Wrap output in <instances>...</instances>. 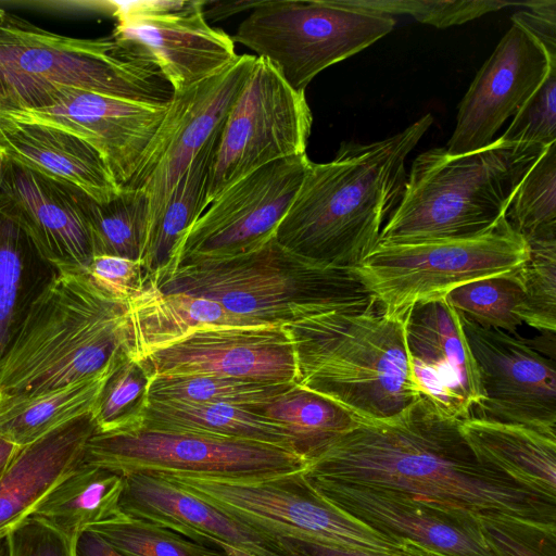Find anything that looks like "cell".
I'll return each instance as SVG.
<instances>
[{
  "label": "cell",
  "instance_id": "cell-18",
  "mask_svg": "<svg viewBox=\"0 0 556 556\" xmlns=\"http://www.w3.org/2000/svg\"><path fill=\"white\" fill-rule=\"evenodd\" d=\"M146 361L152 376L207 374L298 383L294 344L285 323L200 327Z\"/></svg>",
  "mask_w": 556,
  "mask_h": 556
},
{
  "label": "cell",
  "instance_id": "cell-44",
  "mask_svg": "<svg viewBox=\"0 0 556 556\" xmlns=\"http://www.w3.org/2000/svg\"><path fill=\"white\" fill-rule=\"evenodd\" d=\"M513 14L511 21L529 31L546 50L552 60H556V2L554 0L528 1Z\"/></svg>",
  "mask_w": 556,
  "mask_h": 556
},
{
  "label": "cell",
  "instance_id": "cell-50",
  "mask_svg": "<svg viewBox=\"0 0 556 556\" xmlns=\"http://www.w3.org/2000/svg\"><path fill=\"white\" fill-rule=\"evenodd\" d=\"M399 556H450L409 539H400Z\"/></svg>",
  "mask_w": 556,
  "mask_h": 556
},
{
  "label": "cell",
  "instance_id": "cell-40",
  "mask_svg": "<svg viewBox=\"0 0 556 556\" xmlns=\"http://www.w3.org/2000/svg\"><path fill=\"white\" fill-rule=\"evenodd\" d=\"M28 248L31 245L21 229L0 213V356L22 316Z\"/></svg>",
  "mask_w": 556,
  "mask_h": 556
},
{
  "label": "cell",
  "instance_id": "cell-36",
  "mask_svg": "<svg viewBox=\"0 0 556 556\" xmlns=\"http://www.w3.org/2000/svg\"><path fill=\"white\" fill-rule=\"evenodd\" d=\"M515 271L465 283L444 299L480 327L513 334L523 324L520 316L523 291Z\"/></svg>",
  "mask_w": 556,
  "mask_h": 556
},
{
  "label": "cell",
  "instance_id": "cell-33",
  "mask_svg": "<svg viewBox=\"0 0 556 556\" xmlns=\"http://www.w3.org/2000/svg\"><path fill=\"white\" fill-rule=\"evenodd\" d=\"M92 245L93 256L111 255L139 261L143 247L149 203L146 194L122 188L105 203L90 199L76 189Z\"/></svg>",
  "mask_w": 556,
  "mask_h": 556
},
{
  "label": "cell",
  "instance_id": "cell-19",
  "mask_svg": "<svg viewBox=\"0 0 556 556\" xmlns=\"http://www.w3.org/2000/svg\"><path fill=\"white\" fill-rule=\"evenodd\" d=\"M544 47L513 23L483 63L458 105L446 151L464 154L490 146L544 80L552 65Z\"/></svg>",
  "mask_w": 556,
  "mask_h": 556
},
{
  "label": "cell",
  "instance_id": "cell-53",
  "mask_svg": "<svg viewBox=\"0 0 556 556\" xmlns=\"http://www.w3.org/2000/svg\"><path fill=\"white\" fill-rule=\"evenodd\" d=\"M0 556H8L5 538L0 540Z\"/></svg>",
  "mask_w": 556,
  "mask_h": 556
},
{
  "label": "cell",
  "instance_id": "cell-20",
  "mask_svg": "<svg viewBox=\"0 0 556 556\" xmlns=\"http://www.w3.org/2000/svg\"><path fill=\"white\" fill-rule=\"evenodd\" d=\"M0 213L56 271L84 273L93 257L76 189L10 159L0 182Z\"/></svg>",
  "mask_w": 556,
  "mask_h": 556
},
{
  "label": "cell",
  "instance_id": "cell-49",
  "mask_svg": "<svg viewBox=\"0 0 556 556\" xmlns=\"http://www.w3.org/2000/svg\"><path fill=\"white\" fill-rule=\"evenodd\" d=\"M76 556H123L99 535L86 531L76 545Z\"/></svg>",
  "mask_w": 556,
  "mask_h": 556
},
{
  "label": "cell",
  "instance_id": "cell-35",
  "mask_svg": "<svg viewBox=\"0 0 556 556\" xmlns=\"http://www.w3.org/2000/svg\"><path fill=\"white\" fill-rule=\"evenodd\" d=\"M505 218L526 242L556 239V142L527 173Z\"/></svg>",
  "mask_w": 556,
  "mask_h": 556
},
{
  "label": "cell",
  "instance_id": "cell-3",
  "mask_svg": "<svg viewBox=\"0 0 556 556\" xmlns=\"http://www.w3.org/2000/svg\"><path fill=\"white\" fill-rule=\"evenodd\" d=\"M408 312L390 313L374 298L286 324L298 384L362 421L401 416L421 397L406 340Z\"/></svg>",
  "mask_w": 556,
  "mask_h": 556
},
{
  "label": "cell",
  "instance_id": "cell-12",
  "mask_svg": "<svg viewBox=\"0 0 556 556\" xmlns=\"http://www.w3.org/2000/svg\"><path fill=\"white\" fill-rule=\"evenodd\" d=\"M313 117L305 92L292 89L266 60L251 74L220 129L206 202L253 170L306 154Z\"/></svg>",
  "mask_w": 556,
  "mask_h": 556
},
{
  "label": "cell",
  "instance_id": "cell-47",
  "mask_svg": "<svg viewBox=\"0 0 556 556\" xmlns=\"http://www.w3.org/2000/svg\"><path fill=\"white\" fill-rule=\"evenodd\" d=\"M8 556H38V526L28 521L5 536Z\"/></svg>",
  "mask_w": 556,
  "mask_h": 556
},
{
  "label": "cell",
  "instance_id": "cell-48",
  "mask_svg": "<svg viewBox=\"0 0 556 556\" xmlns=\"http://www.w3.org/2000/svg\"><path fill=\"white\" fill-rule=\"evenodd\" d=\"M261 1H204L205 20L219 21L244 10H253Z\"/></svg>",
  "mask_w": 556,
  "mask_h": 556
},
{
  "label": "cell",
  "instance_id": "cell-42",
  "mask_svg": "<svg viewBox=\"0 0 556 556\" xmlns=\"http://www.w3.org/2000/svg\"><path fill=\"white\" fill-rule=\"evenodd\" d=\"M500 138L507 142L543 147L556 142V64L551 66L542 84Z\"/></svg>",
  "mask_w": 556,
  "mask_h": 556
},
{
  "label": "cell",
  "instance_id": "cell-6",
  "mask_svg": "<svg viewBox=\"0 0 556 556\" xmlns=\"http://www.w3.org/2000/svg\"><path fill=\"white\" fill-rule=\"evenodd\" d=\"M148 282L164 293L213 300L252 324H288L374 299L353 270L307 261L281 247L275 236L244 253L180 264Z\"/></svg>",
  "mask_w": 556,
  "mask_h": 556
},
{
  "label": "cell",
  "instance_id": "cell-30",
  "mask_svg": "<svg viewBox=\"0 0 556 556\" xmlns=\"http://www.w3.org/2000/svg\"><path fill=\"white\" fill-rule=\"evenodd\" d=\"M139 428L253 441L298 453L283 426L257 410L230 404L149 400Z\"/></svg>",
  "mask_w": 556,
  "mask_h": 556
},
{
  "label": "cell",
  "instance_id": "cell-8",
  "mask_svg": "<svg viewBox=\"0 0 556 556\" xmlns=\"http://www.w3.org/2000/svg\"><path fill=\"white\" fill-rule=\"evenodd\" d=\"M528 258L526 240L504 217L475 237L378 243L353 271L386 311L407 313L465 283L515 271Z\"/></svg>",
  "mask_w": 556,
  "mask_h": 556
},
{
  "label": "cell",
  "instance_id": "cell-34",
  "mask_svg": "<svg viewBox=\"0 0 556 556\" xmlns=\"http://www.w3.org/2000/svg\"><path fill=\"white\" fill-rule=\"evenodd\" d=\"M298 383L243 380L217 375L152 376L149 400L223 403L256 409Z\"/></svg>",
  "mask_w": 556,
  "mask_h": 556
},
{
  "label": "cell",
  "instance_id": "cell-5",
  "mask_svg": "<svg viewBox=\"0 0 556 556\" xmlns=\"http://www.w3.org/2000/svg\"><path fill=\"white\" fill-rule=\"evenodd\" d=\"M546 148L498 138L464 154L445 148L419 154L378 243L469 238L491 230Z\"/></svg>",
  "mask_w": 556,
  "mask_h": 556
},
{
  "label": "cell",
  "instance_id": "cell-27",
  "mask_svg": "<svg viewBox=\"0 0 556 556\" xmlns=\"http://www.w3.org/2000/svg\"><path fill=\"white\" fill-rule=\"evenodd\" d=\"M130 358L143 361L192 330L211 325H255L219 303L182 292L164 293L152 283L126 304Z\"/></svg>",
  "mask_w": 556,
  "mask_h": 556
},
{
  "label": "cell",
  "instance_id": "cell-24",
  "mask_svg": "<svg viewBox=\"0 0 556 556\" xmlns=\"http://www.w3.org/2000/svg\"><path fill=\"white\" fill-rule=\"evenodd\" d=\"M91 416L20 447L0 475V540L28 522L48 495L84 464Z\"/></svg>",
  "mask_w": 556,
  "mask_h": 556
},
{
  "label": "cell",
  "instance_id": "cell-14",
  "mask_svg": "<svg viewBox=\"0 0 556 556\" xmlns=\"http://www.w3.org/2000/svg\"><path fill=\"white\" fill-rule=\"evenodd\" d=\"M255 60V55H239L223 72L185 91L174 92L136 173L123 187L146 194L147 229L157 218L172 189L192 161L223 127Z\"/></svg>",
  "mask_w": 556,
  "mask_h": 556
},
{
  "label": "cell",
  "instance_id": "cell-25",
  "mask_svg": "<svg viewBox=\"0 0 556 556\" xmlns=\"http://www.w3.org/2000/svg\"><path fill=\"white\" fill-rule=\"evenodd\" d=\"M0 144L8 159L96 202H109L122 190L91 144L55 126L0 114Z\"/></svg>",
  "mask_w": 556,
  "mask_h": 556
},
{
  "label": "cell",
  "instance_id": "cell-11",
  "mask_svg": "<svg viewBox=\"0 0 556 556\" xmlns=\"http://www.w3.org/2000/svg\"><path fill=\"white\" fill-rule=\"evenodd\" d=\"M84 463L123 477L159 472L229 479H262L307 466L298 453L271 444L142 428L94 431Z\"/></svg>",
  "mask_w": 556,
  "mask_h": 556
},
{
  "label": "cell",
  "instance_id": "cell-52",
  "mask_svg": "<svg viewBox=\"0 0 556 556\" xmlns=\"http://www.w3.org/2000/svg\"><path fill=\"white\" fill-rule=\"evenodd\" d=\"M7 159H8L7 153H5L4 149L2 148V146L0 144V182H1V178H2Z\"/></svg>",
  "mask_w": 556,
  "mask_h": 556
},
{
  "label": "cell",
  "instance_id": "cell-21",
  "mask_svg": "<svg viewBox=\"0 0 556 556\" xmlns=\"http://www.w3.org/2000/svg\"><path fill=\"white\" fill-rule=\"evenodd\" d=\"M406 340L421 397L450 417H471L484 393L459 313L444 298L414 305Z\"/></svg>",
  "mask_w": 556,
  "mask_h": 556
},
{
  "label": "cell",
  "instance_id": "cell-17",
  "mask_svg": "<svg viewBox=\"0 0 556 556\" xmlns=\"http://www.w3.org/2000/svg\"><path fill=\"white\" fill-rule=\"evenodd\" d=\"M166 110L167 105L53 87L33 108L0 114L52 125L84 139L102 155L123 188L136 173Z\"/></svg>",
  "mask_w": 556,
  "mask_h": 556
},
{
  "label": "cell",
  "instance_id": "cell-54",
  "mask_svg": "<svg viewBox=\"0 0 556 556\" xmlns=\"http://www.w3.org/2000/svg\"><path fill=\"white\" fill-rule=\"evenodd\" d=\"M5 13H7V12H5L3 9H1V8H0V18H2V17L4 16V14H5Z\"/></svg>",
  "mask_w": 556,
  "mask_h": 556
},
{
  "label": "cell",
  "instance_id": "cell-32",
  "mask_svg": "<svg viewBox=\"0 0 556 556\" xmlns=\"http://www.w3.org/2000/svg\"><path fill=\"white\" fill-rule=\"evenodd\" d=\"M253 410L283 426L307 464L362 421L339 404L299 384Z\"/></svg>",
  "mask_w": 556,
  "mask_h": 556
},
{
  "label": "cell",
  "instance_id": "cell-10",
  "mask_svg": "<svg viewBox=\"0 0 556 556\" xmlns=\"http://www.w3.org/2000/svg\"><path fill=\"white\" fill-rule=\"evenodd\" d=\"M159 475L271 538H306L382 556H399L400 539L323 502L309 486L304 470L262 479Z\"/></svg>",
  "mask_w": 556,
  "mask_h": 556
},
{
  "label": "cell",
  "instance_id": "cell-45",
  "mask_svg": "<svg viewBox=\"0 0 556 556\" xmlns=\"http://www.w3.org/2000/svg\"><path fill=\"white\" fill-rule=\"evenodd\" d=\"M273 539L281 556H382L369 552L330 545L306 538L277 535Z\"/></svg>",
  "mask_w": 556,
  "mask_h": 556
},
{
  "label": "cell",
  "instance_id": "cell-9",
  "mask_svg": "<svg viewBox=\"0 0 556 556\" xmlns=\"http://www.w3.org/2000/svg\"><path fill=\"white\" fill-rule=\"evenodd\" d=\"M394 24L392 16L346 0L261 1L232 40L271 64L292 89L305 92L318 73L384 37Z\"/></svg>",
  "mask_w": 556,
  "mask_h": 556
},
{
  "label": "cell",
  "instance_id": "cell-16",
  "mask_svg": "<svg viewBox=\"0 0 556 556\" xmlns=\"http://www.w3.org/2000/svg\"><path fill=\"white\" fill-rule=\"evenodd\" d=\"M484 393L473 417L556 435L555 361L511 333L482 328L459 313Z\"/></svg>",
  "mask_w": 556,
  "mask_h": 556
},
{
  "label": "cell",
  "instance_id": "cell-38",
  "mask_svg": "<svg viewBox=\"0 0 556 556\" xmlns=\"http://www.w3.org/2000/svg\"><path fill=\"white\" fill-rule=\"evenodd\" d=\"M123 556H222L170 530L132 518L122 510L87 528ZM85 531V532H86Z\"/></svg>",
  "mask_w": 556,
  "mask_h": 556
},
{
  "label": "cell",
  "instance_id": "cell-41",
  "mask_svg": "<svg viewBox=\"0 0 556 556\" xmlns=\"http://www.w3.org/2000/svg\"><path fill=\"white\" fill-rule=\"evenodd\" d=\"M355 8L386 14H408L438 28L464 24L483 14L525 2L498 0H346Z\"/></svg>",
  "mask_w": 556,
  "mask_h": 556
},
{
  "label": "cell",
  "instance_id": "cell-43",
  "mask_svg": "<svg viewBox=\"0 0 556 556\" xmlns=\"http://www.w3.org/2000/svg\"><path fill=\"white\" fill-rule=\"evenodd\" d=\"M84 274L105 294L127 304L146 286L139 261L111 255L93 256Z\"/></svg>",
  "mask_w": 556,
  "mask_h": 556
},
{
  "label": "cell",
  "instance_id": "cell-1",
  "mask_svg": "<svg viewBox=\"0 0 556 556\" xmlns=\"http://www.w3.org/2000/svg\"><path fill=\"white\" fill-rule=\"evenodd\" d=\"M458 425L420 397L392 420L361 421L304 471L409 497L467 529L488 525L554 539L548 501L479 463Z\"/></svg>",
  "mask_w": 556,
  "mask_h": 556
},
{
  "label": "cell",
  "instance_id": "cell-22",
  "mask_svg": "<svg viewBox=\"0 0 556 556\" xmlns=\"http://www.w3.org/2000/svg\"><path fill=\"white\" fill-rule=\"evenodd\" d=\"M121 510L217 551L222 556H281L271 536L232 518L159 473L126 476Z\"/></svg>",
  "mask_w": 556,
  "mask_h": 556
},
{
  "label": "cell",
  "instance_id": "cell-4",
  "mask_svg": "<svg viewBox=\"0 0 556 556\" xmlns=\"http://www.w3.org/2000/svg\"><path fill=\"white\" fill-rule=\"evenodd\" d=\"M130 357L126 304L84 273L58 271L28 303L0 356V393L34 394Z\"/></svg>",
  "mask_w": 556,
  "mask_h": 556
},
{
  "label": "cell",
  "instance_id": "cell-15",
  "mask_svg": "<svg viewBox=\"0 0 556 556\" xmlns=\"http://www.w3.org/2000/svg\"><path fill=\"white\" fill-rule=\"evenodd\" d=\"M112 37L129 42L160 68L174 92L185 91L237 61L232 37L205 20L202 0L110 2Z\"/></svg>",
  "mask_w": 556,
  "mask_h": 556
},
{
  "label": "cell",
  "instance_id": "cell-31",
  "mask_svg": "<svg viewBox=\"0 0 556 556\" xmlns=\"http://www.w3.org/2000/svg\"><path fill=\"white\" fill-rule=\"evenodd\" d=\"M219 134L195 156L147 229L139 258L147 281L167 265L179 241L207 207L208 175Z\"/></svg>",
  "mask_w": 556,
  "mask_h": 556
},
{
  "label": "cell",
  "instance_id": "cell-7",
  "mask_svg": "<svg viewBox=\"0 0 556 556\" xmlns=\"http://www.w3.org/2000/svg\"><path fill=\"white\" fill-rule=\"evenodd\" d=\"M53 87L167 105L173 88L138 47L114 37L58 35L5 13L0 18V113L33 108Z\"/></svg>",
  "mask_w": 556,
  "mask_h": 556
},
{
  "label": "cell",
  "instance_id": "cell-29",
  "mask_svg": "<svg viewBox=\"0 0 556 556\" xmlns=\"http://www.w3.org/2000/svg\"><path fill=\"white\" fill-rule=\"evenodd\" d=\"M125 477L84 463L37 507L28 521L76 545L88 527L121 513Z\"/></svg>",
  "mask_w": 556,
  "mask_h": 556
},
{
  "label": "cell",
  "instance_id": "cell-2",
  "mask_svg": "<svg viewBox=\"0 0 556 556\" xmlns=\"http://www.w3.org/2000/svg\"><path fill=\"white\" fill-rule=\"evenodd\" d=\"M432 122L426 114L389 138L344 141L330 162L311 161L275 231L277 242L315 264L355 269L399 205L407 179L405 159Z\"/></svg>",
  "mask_w": 556,
  "mask_h": 556
},
{
  "label": "cell",
  "instance_id": "cell-13",
  "mask_svg": "<svg viewBox=\"0 0 556 556\" xmlns=\"http://www.w3.org/2000/svg\"><path fill=\"white\" fill-rule=\"evenodd\" d=\"M309 162L306 154L281 159L230 185L186 232L160 271L191 261L244 253L273 238Z\"/></svg>",
  "mask_w": 556,
  "mask_h": 556
},
{
  "label": "cell",
  "instance_id": "cell-37",
  "mask_svg": "<svg viewBox=\"0 0 556 556\" xmlns=\"http://www.w3.org/2000/svg\"><path fill=\"white\" fill-rule=\"evenodd\" d=\"M151 378L146 359L126 357L109 377L91 415L96 431L139 428L149 403Z\"/></svg>",
  "mask_w": 556,
  "mask_h": 556
},
{
  "label": "cell",
  "instance_id": "cell-28",
  "mask_svg": "<svg viewBox=\"0 0 556 556\" xmlns=\"http://www.w3.org/2000/svg\"><path fill=\"white\" fill-rule=\"evenodd\" d=\"M116 367L39 393H0V437L23 447L68 424L91 416Z\"/></svg>",
  "mask_w": 556,
  "mask_h": 556
},
{
  "label": "cell",
  "instance_id": "cell-46",
  "mask_svg": "<svg viewBox=\"0 0 556 556\" xmlns=\"http://www.w3.org/2000/svg\"><path fill=\"white\" fill-rule=\"evenodd\" d=\"M479 529L483 533L486 543L497 556H541L507 530L488 525Z\"/></svg>",
  "mask_w": 556,
  "mask_h": 556
},
{
  "label": "cell",
  "instance_id": "cell-23",
  "mask_svg": "<svg viewBox=\"0 0 556 556\" xmlns=\"http://www.w3.org/2000/svg\"><path fill=\"white\" fill-rule=\"evenodd\" d=\"M305 476L323 502L378 531L409 539L450 556H497L480 529L456 525L409 497Z\"/></svg>",
  "mask_w": 556,
  "mask_h": 556
},
{
  "label": "cell",
  "instance_id": "cell-51",
  "mask_svg": "<svg viewBox=\"0 0 556 556\" xmlns=\"http://www.w3.org/2000/svg\"><path fill=\"white\" fill-rule=\"evenodd\" d=\"M20 447L0 437V475Z\"/></svg>",
  "mask_w": 556,
  "mask_h": 556
},
{
  "label": "cell",
  "instance_id": "cell-26",
  "mask_svg": "<svg viewBox=\"0 0 556 556\" xmlns=\"http://www.w3.org/2000/svg\"><path fill=\"white\" fill-rule=\"evenodd\" d=\"M458 426L479 463L555 503L556 435L473 416L460 419Z\"/></svg>",
  "mask_w": 556,
  "mask_h": 556
},
{
  "label": "cell",
  "instance_id": "cell-39",
  "mask_svg": "<svg viewBox=\"0 0 556 556\" xmlns=\"http://www.w3.org/2000/svg\"><path fill=\"white\" fill-rule=\"evenodd\" d=\"M528 261L515 273L523 291L520 316L544 333L556 331V239L527 242Z\"/></svg>",
  "mask_w": 556,
  "mask_h": 556
}]
</instances>
